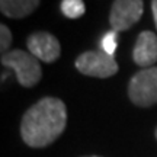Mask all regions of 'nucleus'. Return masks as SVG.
I'll use <instances>...</instances> for the list:
<instances>
[{"instance_id":"nucleus-1","label":"nucleus","mask_w":157,"mask_h":157,"mask_svg":"<svg viewBox=\"0 0 157 157\" xmlns=\"http://www.w3.org/2000/svg\"><path fill=\"white\" fill-rule=\"evenodd\" d=\"M67 125V108L58 98L47 96L23 113L21 135L23 143L34 148L52 144Z\"/></svg>"},{"instance_id":"nucleus-2","label":"nucleus","mask_w":157,"mask_h":157,"mask_svg":"<svg viewBox=\"0 0 157 157\" xmlns=\"http://www.w3.org/2000/svg\"><path fill=\"white\" fill-rule=\"evenodd\" d=\"M0 61L5 67L12 68L15 71L17 82L23 87H34L42 78V68L39 60L31 52L22 50L7 51L6 54H2Z\"/></svg>"},{"instance_id":"nucleus-3","label":"nucleus","mask_w":157,"mask_h":157,"mask_svg":"<svg viewBox=\"0 0 157 157\" xmlns=\"http://www.w3.org/2000/svg\"><path fill=\"white\" fill-rule=\"evenodd\" d=\"M129 101L140 108H150L157 103V67L135 73L128 84Z\"/></svg>"},{"instance_id":"nucleus-4","label":"nucleus","mask_w":157,"mask_h":157,"mask_svg":"<svg viewBox=\"0 0 157 157\" xmlns=\"http://www.w3.org/2000/svg\"><path fill=\"white\" fill-rule=\"evenodd\" d=\"M74 66L84 76L106 78L118 73V63L103 51H86L76 58Z\"/></svg>"},{"instance_id":"nucleus-5","label":"nucleus","mask_w":157,"mask_h":157,"mask_svg":"<svg viewBox=\"0 0 157 157\" xmlns=\"http://www.w3.org/2000/svg\"><path fill=\"white\" fill-rule=\"evenodd\" d=\"M143 12V0H113L109 12L111 26L115 32L128 31L141 19Z\"/></svg>"},{"instance_id":"nucleus-6","label":"nucleus","mask_w":157,"mask_h":157,"mask_svg":"<svg viewBox=\"0 0 157 157\" xmlns=\"http://www.w3.org/2000/svg\"><path fill=\"white\" fill-rule=\"evenodd\" d=\"M29 52L36 57L39 61L54 63L60 58L61 54V45L60 41L50 32H34L26 39Z\"/></svg>"},{"instance_id":"nucleus-7","label":"nucleus","mask_w":157,"mask_h":157,"mask_svg":"<svg viewBox=\"0 0 157 157\" xmlns=\"http://www.w3.org/2000/svg\"><path fill=\"white\" fill-rule=\"evenodd\" d=\"M132 60L137 66L150 68L157 61V35L151 31H143L135 41Z\"/></svg>"},{"instance_id":"nucleus-8","label":"nucleus","mask_w":157,"mask_h":157,"mask_svg":"<svg viewBox=\"0 0 157 157\" xmlns=\"http://www.w3.org/2000/svg\"><path fill=\"white\" fill-rule=\"evenodd\" d=\"M41 0H0V10L7 17L22 19L36 10Z\"/></svg>"},{"instance_id":"nucleus-9","label":"nucleus","mask_w":157,"mask_h":157,"mask_svg":"<svg viewBox=\"0 0 157 157\" xmlns=\"http://www.w3.org/2000/svg\"><path fill=\"white\" fill-rule=\"evenodd\" d=\"M61 12L64 16L70 17V19H77L84 15L86 6H84L83 0H63Z\"/></svg>"},{"instance_id":"nucleus-10","label":"nucleus","mask_w":157,"mask_h":157,"mask_svg":"<svg viewBox=\"0 0 157 157\" xmlns=\"http://www.w3.org/2000/svg\"><path fill=\"white\" fill-rule=\"evenodd\" d=\"M117 45H118V32H115V31H111V32L105 34L103 38L101 39L102 51L106 52L108 56L111 57H113V54H115Z\"/></svg>"},{"instance_id":"nucleus-11","label":"nucleus","mask_w":157,"mask_h":157,"mask_svg":"<svg viewBox=\"0 0 157 157\" xmlns=\"http://www.w3.org/2000/svg\"><path fill=\"white\" fill-rule=\"evenodd\" d=\"M12 45V32L5 23L0 25V50L2 54H6L9 47Z\"/></svg>"},{"instance_id":"nucleus-12","label":"nucleus","mask_w":157,"mask_h":157,"mask_svg":"<svg viewBox=\"0 0 157 157\" xmlns=\"http://www.w3.org/2000/svg\"><path fill=\"white\" fill-rule=\"evenodd\" d=\"M151 12H153V17H154V25L157 28V0H151Z\"/></svg>"},{"instance_id":"nucleus-13","label":"nucleus","mask_w":157,"mask_h":157,"mask_svg":"<svg viewBox=\"0 0 157 157\" xmlns=\"http://www.w3.org/2000/svg\"><path fill=\"white\" fill-rule=\"evenodd\" d=\"M84 157H101V156H84Z\"/></svg>"},{"instance_id":"nucleus-14","label":"nucleus","mask_w":157,"mask_h":157,"mask_svg":"<svg viewBox=\"0 0 157 157\" xmlns=\"http://www.w3.org/2000/svg\"><path fill=\"white\" fill-rule=\"evenodd\" d=\"M154 134H156V138H157V128H156V131H154Z\"/></svg>"}]
</instances>
